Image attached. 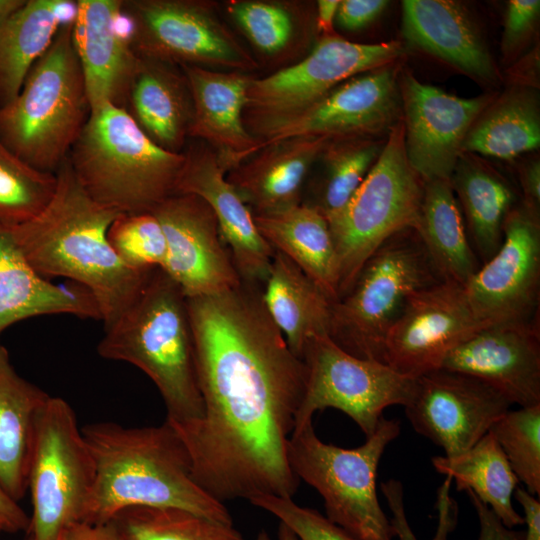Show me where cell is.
<instances>
[{
    "mask_svg": "<svg viewBox=\"0 0 540 540\" xmlns=\"http://www.w3.org/2000/svg\"><path fill=\"white\" fill-rule=\"evenodd\" d=\"M109 523L119 540H247L233 524L178 508L130 507Z\"/></svg>",
    "mask_w": 540,
    "mask_h": 540,
    "instance_id": "cell-38",
    "label": "cell"
},
{
    "mask_svg": "<svg viewBox=\"0 0 540 540\" xmlns=\"http://www.w3.org/2000/svg\"><path fill=\"white\" fill-rule=\"evenodd\" d=\"M183 153L155 144L122 108L91 110L68 161L86 193L120 213L152 212L175 194Z\"/></svg>",
    "mask_w": 540,
    "mask_h": 540,
    "instance_id": "cell-5",
    "label": "cell"
},
{
    "mask_svg": "<svg viewBox=\"0 0 540 540\" xmlns=\"http://www.w3.org/2000/svg\"><path fill=\"white\" fill-rule=\"evenodd\" d=\"M402 33L416 48L481 83L501 80L480 29L458 1L404 0Z\"/></svg>",
    "mask_w": 540,
    "mask_h": 540,
    "instance_id": "cell-24",
    "label": "cell"
},
{
    "mask_svg": "<svg viewBox=\"0 0 540 540\" xmlns=\"http://www.w3.org/2000/svg\"><path fill=\"white\" fill-rule=\"evenodd\" d=\"M94 484V460L74 410L49 396L37 418L29 462L32 514L26 537L57 540L68 526L83 521Z\"/></svg>",
    "mask_w": 540,
    "mask_h": 540,
    "instance_id": "cell-10",
    "label": "cell"
},
{
    "mask_svg": "<svg viewBox=\"0 0 540 540\" xmlns=\"http://www.w3.org/2000/svg\"><path fill=\"white\" fill-rule=\"evenodd\" d=\"M76 14L77 1L24 0L0 22V106L18 95L33 65Z\"/></svg>",
    "mask_w": 540,
    "mask_h": 540,
    "instance_id": "cell-28",
    "label": "cell"
},
{
    "mask_svg": "<svg viewBox=\"0 0 540 540\" xmlns=\"http://www.w3.org/2000/svg\"><path fill=\"white\" fill-rule=\"evenodd\" d=\"M139 58L248 73L258 63L206 0H123Z\"/></svg>",
    "mask_w": 540,
    "mask_h": 540,
    "instance_id": "cell-11",
    "label": "cell"
},
{
    "mask_svg": "<svg viewBox=\"0 0 540 540\" xmlns=\"http://www.w3.org/2000/svg\"><path fill=\"white\" fill-rule=\"evenodd\" d=\"M124 110L155 144L173 153L183 152L193 105L181 67L138 57Z\"/></svg>",
    "mask_w": 540,
    "mask_h": 540,
    "instance_id": "cell-27",
    "label": "cell"
},
{
    "mask_svg": "<svg viewBox=\"0 0 540 540\" xmlns=\"http://www.w3.org/2000/svg\"><path fill=\"white\" fill-rule=\"evenodd\" d=\"M24 0H0V22L18 8Z\"/></svg>",
    "mask_w": 540,
    "mask_h": 540,
    "instance_id": "cell-52",
    "label": "cell"
},
{
    "mask_svg": "<svg viewBox=\"0 0 540 540\" xmlns=\"http://www.w3.org/2000/svg\"><path fill=\"white\" fill-rule=\"evenodd\" d=\"M181 68L192 96L189 139L208 145L228 173L251 157L258 144L244 122L247 90L253 77L238 71Z\"/></svg>",
    "mask_w": 540,
    "mask_h": 540,
    "instance_id": "cell-23",
    "label": "cell"
},
{
    "mask_svg": "<svg viewBox=\"0 0 540 540\" xmlns=\"http://www.w3.org/2000/svg\"><path fill=\"white\" fill-rule=\"evenodd\" d=\"M399 434L397 420L382 418L364 444L346 449L321 441L310 421L292 432L288 460L299 480L321 495L330 521L360 540H393L376 479L386 447Z\"/></svg>",
    "mask_w": 540,
    "mask_h": 540,
    "instance_id": "cell-8",
    "label": "cell"
},
{
    "mask_svg": "<svg viewBox=\"0 0 540 540\" xmlns=\"http://www.w3.org/2000/svg\"><path fill=\"white\" fill-rule=\"evenodd\" d=\"M57 540H119L114 528L108 523L93 524L78 521L68 526Z\"/></svg>",
    "mask_w": 540,
    "mask_h": 540,
    "instance_id": "cell-47",
    "label": "cell"
},
{
    "mask_svg": "<svg viewBox=\"0 0 540 540\" xmlns=\"http://www.w3.org/2000/svg\"><path fill=\"white\" fill-rule=\"evenodd\" d=\"M58 314L100 319L87 289L73 282L54 284L40 275L19 247L13 227L0 224V335L19 321Z\"/></svg>",
    "mask_w": 540,
    "mask_h": 540,
    "instance_id": "cell-26",
    "label": "cell"
},
{
    "mask_svg": "<svg viewBox=\"0 0 540 540\" xmlns=\"http://www.w3.org/2000/svg\"><path fill=\"white\" fill-rule=\"evenodd\" d=\"M415 230L443 282L465 285L480 268L450 181L424 183Z\"/></svg>",
    "mask_w": 540,
    "mask_h": 540,
    "instance_id": "cell-33",
    "label": "cell"
},
{
    "mask_svg": "<svg viewBox=\"0 0 540 540\" xmlns=\"http://www.w3.org/2000/svg\"><path fill=\"white\" fill-rule=\"evenodd\" d=\"M386 137L329 139L316 160L320 173L313 182L312 201L305 204L317 209L327 222L334 218L380 156Z\"/></svg>",
    "mask_w": 540,
    "mask_h": 540,
    "instance_id": "cell-37",
    "label": "cell"
},
{
    "mask_svg": "<svg viewBox=\"0 0 540 540\" xmlns=\"http://www.w3.org/2000/svg\"><path fill=\"white\" fill-rule=\"evenodd\" d=\"M539 15V0L508 2L501 40V53L506 62L514 61L526 47L536 32Z\"/></svg>",
    "mask_w": 540,
    "mask_h": 540,
    "instance_id": "cell-43",
    "label": "cell"
},
{
    "mask_svg": "<svg viewBox=\"0 0 540 540\" xmlns=\"http://www.w3.org/2000/svg\"><path fill=\"white\" fill-rule=\"evenodd\" d=\"M540 145V110L535 88L514 85L495 99L471 125L462 154L512 160Z\"/></svg>",
    "mask_w": 540,
    "mask_h": 540,
    "instance_id": "cell-34",
    "label": "cell"
},
{
    "mask_svg": "<svg viewBox=\"0 0 540 540\" xmlns=\"http://www.w3.org/2000/svg\"><path fill=\"white\" fill-rule=\"evenodd\" d=\"M255 225L275 250L293 261L326 294L338 298V259L325 217L305 203L268 214H253Z\"/></svg>",
    "mask_w": 540,
    "mask_h": 540,
    "instance_id": "cell-30",
    "label": "cell"
},
{
    "mask_svg": "<svg viewBox=\"0 0 540 540\" xmlns=\"http://www.w3.org/2000/svg\"><path fill=\"white\" fill-rule=\"evenodd\" d=\"M386 0L340 1L335 22L348 32L359 31L372 24L386 9Z\"/></svg>",
    "mask_w": 540,
    "mask_h": 540,
    "instance_id": "cell-44",
    "label": "cell"
},
{
    "mask_svg": "<svg viewBox=\"0 0 540 540\" xmlns=\"http://www.w3.org/2000/svg\"><path fill=\"white\" fill-rule=\"evenodd\" d=\"M1 532H3V531H2V529H1V527H0V533H1Z\"/></svg>",
    "mask_w": 540,
    "mask_h": 540,
    "instance_id": "cell-55",
    "label": "cell"
},
{
    "mask_svg": "<svg viewBox=\"0 0 540 540\" xmlns=\"http://www.w3.org/2000/svg\"><path fill=\"white\" fill-rule=\"evenodd\" d=\"M226 12L254 49L270 60H283L308 48L315 13L302 4L278 0H231Z\"/></svg>",
    "mask_w": 540,
    "mask_h": 540,
    "instance_id": "cell-35",
    "label": "cell"
},
{
    "mask_svg": "<svg viewBox=\"0 0 540 540\" xmlns=\"http://www.w3.org/2000/svg\"><path fill=\"white\" fill-rule=\"evenodd\" d=\"M263 285L241 281L186 298L204 413L183 424L166 421L186 446L196 482L223 503L293 498L300 481L288 442L307 368L272 320Z\"/></svg>",
    "mask_w": 540,
    "mask_h": 540,
    "instance_id": "cell-1",
    "label": "cell"
},
{
    "mask_svg": "<svg viewBox=\"0 0 540 540\" xmlns=\"http://www.w3.org/2000/svg\"><path fill=\"white\" fill-rule=\"evenodd\" d=\"M24 540H29V539H28L27 537H25V539H24Z\"/></svg>",
    "mask_w": 540,
    "mask_h": 540,
    "instance_id": "cell-56",
    "label": "cell"
},
{
    "mask_svg": "<svg viewBox=\"0 0 540 540\" xmlns=\"http://www.w3.org/2000/svg\"><path fill=\"white\" fill-rule=\"evenodd\" d=\"M516 500L521 504L526 524L523 540H540V501L523 487H516Z\"/></svg>",
    "mask_w": 540,
    "mask_h": 540,
    "instance_id": "cell-49",
    "label": "cell"
},
{
    "mask_svg": "<svg viewBox=\"0 0 540 540\" xmlns=\"http://www.w3.org/2000/svg\"><path fill=\"white\" fill-rule=\"evenodd\" d=\"M48 398L16 372L0 343V488L16 502L27 492L36 422Z\"/></svg>",
    "mask_w": 540,
    "mask_h": 540,
    "instance_id": "cell-29",
    "label": "cell"
},
{
    "mask_svg": "<svg viewBox=\"0 0 540 540\" xmlns=\"http://www.w3.org/2000/svg\"><path fill=\"white\" fill-rule=\"evenodd\" d=\"M399 85L404 146L410 165L424 183L450 181L471 125L497 93L458 97L421 82L403 68Z\"/></svg>",
    "mask_w": 540,
    "mask_h": 540,
    "instance_id": "cell-16",
    "label": "cell"
},
{
    "mask_svg": "<svg viewBox=\"0 0 540 540\" xmlns=\"http://www.w3.org/2000/svg\"><path fill=\"white\" fill-rule=\"evenodd\" d=\"M423 193L424 182L406 156L401 119L347 205L328 221L338 259V298L386 239L405 228H416Z\"/></svg>",
    "mask_w": 540,
    "mask_h": 540,
    "instance_id": "cell-9",
    "label": "cell"
},
{
    "mask_svg": "<svg viewBox=\"0 0 540 540\" xmlns=\"http://www.w3.org/2000/svg\"><path fill=\"white\" fill-rule=\"evenodd\" d=\"M400 61L342 82L321 99L260 130L255 153L293 137L383 138L402 119Z\"/></svg>",
    "mask_w": 540,
    "mask_h": 540,
    "instance_id": "cell-14",
    "label": "cell"
},
{
    "mask_svg": "<svg viewBox=\"0 0 540 540\" xmlns=\"http://www.w3.org/2000/svg\"><path fill=\"white\" fill-rule=\"evenodd\" d=\"M518 481L540 495V405L508 410L489 430Z\"/></svg>",
    "mask_w": 540,
    "mask_h": 540,
    "instance_id": "cell-40",
    "label": "cell"
},
{
    "mask_svg": "<svg viewBox=\"0 0 540 540\" xmlns=\"http://www.w3.org/2000/svg\"><path fill=\"white\" fill-rule=\"evenodd\" d=\"M403 52L399 41L362 44L336 34L322 36L300 61L251 79L245 125L255 137L266 126L312 105L347 79L400 61Z\"/></svg>",
    "mask_w": 540,
    "mask_h": 540,
    "instance_id": "cell-13",
    "label": "cell"
},
{
    "mask_svg": "<svg viewBox=\"0 0 540 540\" xmlns=\"http://www.w3.org/2000/svg\"><path fill=\"white\" fill-rule=\"evenodd\" d=\"M56 176L52 199L36 217L13 227L15 239L40 275L65 277L87 289L107 328L135 301L153 269L133 270L120 260L107 234L121 213L86 193L68 158Z\"/></svg>",
    "mask_w": 540,
    "mask_h": 540,
    "instance_id": "cell-2",
    "label": "cell"
},
{
    "mask_svg": "<svg viewBox=\"0 0 540 540\" xmlns=\"http://www.w3.org/2000/svg\"><path fill=\"white\" fill-rule=\"evenodd\" d=\"M431 461L438 473L454 479L458 490L472 491L505 526L524 524V517L512 504L519 481L490 431L469 450L454 457L435 456Z\"/></svg>",
    "mask_w": 540,
    "mask_h": 540,
    "instance_id": "cell-36",
    "label": "cell"
},
{
    "mask_svg": "<svg viewBox=\"0 0 540 540\" xmlns=\"http://www.w3.org/2000/svg\"><path fill=\"white\" fill-rule=\"evenodd\" d=\"M56 186V173L32 167L0 140V224L15 227L36 217Z\"/></svg>",
    "mask_w": 540,
    "mask_h": 540,
    "instance_id": "cell-39",
    "label": "cell"
},
{
    "mask_svg": "<svg viewBox=\"0 0 540 540\" xmlns=\"http://www.w3.org/2000/svg\"><path fill=\"white\" fill-rule=\"evenodd\" d=\"M466 493L475 509L479 522L477 540H523L524 530H515L505 526L498 516L485 505L472 491Z\"/></svg>",
    "mask_w": 540,
    "mask_h": 540,
    "instance_id": "cell-45",
    "label": "cell"
},
{
    "mask_svg": "<svg viewBox=\"0 0 540 540\" xmlns=\"http://www.w3.org/2000/svg\"><path fill=\"white\" fill-rule=\"evenodd\" d=\"M485 326L472 311L464 285L437 283L407 301L387 334L384 363L416 378L441 368L450 351Z\"/></svg>",
    "mask_w": 540,
    "mask_h": 540,
    "instance_id": "cell-18",
    "label": "cell"
},
{
    "mask_svg": "<svg viewBox=\"0 0 540 540\" xmlns=\"http://www.w3.org/2000/svg\"><path fill=\"white\" fill-rule=\"evenodd\" d=\"M249 502L274 515L298 540H360L315 509L298 505L293 498L257 496Z\"/></svg>",
    "mask_w": 540,
    "mask_h": 540,
    "instance_id": "cell-42",
    "label": "cell"
},
{
    "mask_svg": "<svg viewBox=\"0 0 540 540\" xmlns=\"http://www.w3.org/2000/svg\"><path fill=\"white\" fill-rule=\"evenodd\" d=\"M151 213L167 244L162 270L186 298L214 294L241 283L216 216L201 197L173 194Z\"/></svg>",
    "mask_w": 540,
    "mask_h": 540,
    "instance_id": "cell-19",
    "label": "cell"
},
{
    "mask_svg": "<svg viewBox=\"0 0 540 540\" xmlns=\"http://www.w3.org/2000/svg\"><path fill=\"white\" fill-rule=\"evenodd\" d=\"M263 299L290 350L300 359L309 337L328 334L332 302L310 277L278 251L263 285Z\"/></svg>",
    "mask_w": 540,
    "mask_h": 540,
    "instance_id": "cell-32",
    "label": "cell"
},
{
    "mask_svg": "<svg viewBox=\"0 0 540 540\" xmlns=\"http://www.w3.org/2000/svg\"><path fill=\"white\" fill-rule=\"evenodd\" d=\"M107 237L120 260L133 270L162 268L165 263V235L151 212L121 213L111 223Z\"/></svg>",
    "mask_w": 540,
    "mask_h": 540,
    "instance_id": "cell-41",
    "label": "cell"
},
{
    "mask_svg": "<svg viewBox=\"0 0 540 540\" xmlns=\"http://www.w3.org/2000/svg\"><path fill=\"white\" fill-rule=\"evenodd\" d=\"M255 540H272V539H271V537L269 536V534H268L266 531L261 530V531L258 533V535H257V537H256Z\"/></svg>",
    "mask_w": 540,
    "mask_h": 540,
    "instance_id": "cell-54",
    "label": "cell"
},
{
    "mask_svg": "<svg viewBox=\"0 0 540 540\" xmlns=\"http://www.w3.org/2000/svg\"><path fill=\"white\" fill-rule=\"evenodd\" d=\"M340 1L339 0H319L316 4L315 26L316 31L322 36L336 34L334 23Z\"/></svg>",
    "mask_w": 540,
    "mask_h": 540,
    "instance_id": "cell-51",
    "label": "cell"
},
{
    "mask_svg": "<svg viewBox=\"0 0 540 540\" xmlns=\"http://www.w3.org/2000/svg\"><path fill=\"white\" fill-rule=\"evenodd\" d=\"M464 289L475 316L486 325L539 320V209L522 201L514 206L501 246Z\"/></svg>",
    "mask_w": 540,
    "mask_h": 540,
    "instance_id": "cell-15",
    "label": "cell"
},
{
    "mask_svg": "<svg viewBox=\"0 0 540 540\" xmlns=\"http://www.w3.org/2000/svg\"><path fill=\"white\" fill-rule=\"evenodd\" d=\"M72 23L61 27L18 95L0 106V140L44 172L56 173L68 158L91 112Z\"/></svg>",
    "mask_w": 540,
    "mask_h": 540,
    "instance_id": "cell-6",
    "label": "cell"
},
{
    "mask_svg": "<svg viewBox=\"0 0 540 540\" xmlns=\"http://www.w3.org/2000/svg\"><path fill=\"white\" fill-rule=\"evenodd\" d=\"M97 351L142 370L159 390L170 424L203 416L186 297L161 268L152 270L131 306L105 328Z\"/></svg>",
    "mask_w": 540,
    "mask_h": 540,
    "instance_id": "cell-4",
    "label": "cell"
},
{
    "mask_svg": "<svg viewBox=\"0 0 540 540\" xmlns=\"http://www.w3.org/2000/svg\"><path fill=\"white\" fill-rule=\"evenodd\" d=\"M302 136L261 148L226 174L252 214L278 212L302 203V187L328 142Z\"/></svg>",
    "mask_w": 540,
    "mask_h": 540,
    "instance_id": "cell-25",
    "label": "cell"
},
{
    "mask_svg": "<svg viewBox=\"0 0 540 540\" xmlns=\"http://www.w3.org/2000/svg\"><path fill=\"white\" fill-rule=\"evenodd\" d=\"M278 540H298L295 534L283 523H279Z\"/></svg>",
    "mask_w": 540,
    "mask_h": 540,
    "instance_id": "cell-53",
    "label": "cell"
},
{
    "mask_svg": "<svg viewBox=\"0 0 540 540\" xmlns=\"http://www.w3.org/2000/svg\"><path fill=\"white\" fill-rule=\"evenodd\" d=\"M123 0H77L72 40L91 110L105 103L124 109L138 57L130 47L131 25Z\"/></svg>",
    "mask_w": 540,
    "mask_h": 540,
    "instance_id": "cell-22",
    "label": "cell"
},
{
    "mask_svg": "<svg viewBox=\"0 0 540 540\" xmlns=\"http://www.w3.org/2000/svg\"><path fill=\"white\" fill-rule=\"evenodd\" d=\"M523 192L522 202L539 209L540 207V163L539 160L527 162L520 171Z\"/></svg>",
    "mask_w": 540,
    "mask_h": 540,
    "instance_id": "cell-50",
    "label": "cell"
},
{
    "mask_svg": "<svg viewBox=\"0 0 540 540\" xmlns=\"http://www.w3.org/2000/svg\"><path fill=\"white\" fill-rule=\"evenodd\" d=\"M450 184L459 203L472 248L481 264L503 241L504 222L516 205L510 183L473 154H461Z\"/></svg>",
    "mask_w": 540,
    "mask_h": 540,
    "instance_id": "cell-31",
    "label": "cell"
},
{
    "mask_svg": "<svg viewBox=\"0 0 540 540\" xmlns=\"http://www.w3.org/2000/svg\"><path fill=\"white\" fill-rule=\"evenodd\" d=\"M301 359L307 381L294 429L312 421L316 411L334 408L369 437L384 418L383 411L392 405H407L414 391L416 378L383 362L355 357L326 333L307 339Z\"/></svg>",
    "mask_w": 540,
    "mask_h": 540,
    "instance_id": "cell-12",
    "label": "cell"
},
{
    "mask_svg": "<svg viewBox=\"0 0 540 540\" xmlns=\"http://www.w3.org/2000/svg\"><path fill=\"white\" fill-rule=\"evenodd\" d=\"M30 518L18 502L10 498L0 488V527L3 532L17 533L26 531Z\"/></svg>",
    "mask_w": 540,
    "mask_h": 540,
    "instance_id": "cell-48",
    "label": "cell"
},
{
    "mask_svg": "<svg viewBox=\"0 0 540 540\" xmlns=\"http://www.w3.org/2000/svg\"><path fill=\"white\" fill-rule=\"evenodd\" d=\"M81 430L95 464V484L83 521L104 524L130 507H159L233 524L224 503L194 479L186 446L166 420L147 427L97 422Z\"/></svg>",
    "mask_w": 540,
    "mask_h": 540,
    "instance_id": "cell-3",
    "label": "cell"
},
{
    "mask_svg": "<svg viewBox=\"0 0 540 540\" xmlns=\"http://www.w3.org/2000/svg\"><path fill=\"white\" fill-rule=\"evenodd\" d=\"M441 368L482 381L511 405H540L539 320L485 326L450 351Z\"/></svg>",
    "mask_w": 540,
    "mask_h": 540,
    "instance_id": "cell-20",
    "label": "cell"
},
{
    "mask_svg": "<svg viewBox=\"0 0 540 540\" xmlns=\"http://www.w3.org/2000/svg\"><path fill=\"white\" fill-rule=\"evenodd\" d=\"M443 282L414 228L386 239L331 303L328 335L343 350L384 363L387 334L416 292Z\"/></svg>",
    "mask_w": 540,
    "mask_h": 540,
    "instance_id": "cell-7",
    "label": "cell"
},
{
    "mask_svg": "<svg viewBox=\"0 0 540 540\" xmlns=\"http://www.w3.org/2000/svg\"><path fill=\"white\" fill-rule=\"evenodd\" d=\"M184 150L175 194H194L213 210L242 281L264 284L275 250L259 233L250 208L227 180L216 153L194 140Z\"/></svg>",
    "mask_w": 540,
    "mask_h": 540,
    "instance_id": "cell-21",
    "label": "cell"
},
{
    "mask_svg": "<svg viewBox=\"0 0 540 540\" xmlns=\"http://www.w3.org/2000/svg\"><path fill=\"white\" fill-rule=\"evenodd\" d=\"M510 406L482 381L439 368L416 377L404 408L417 433L441 447L446 457H454L475 445Z\"/></svg>",
    "mask_w": 540,
    "mask_h": 540,
    "instance_id": "cell-17",
    "label": "cell"
},
{
    "mask_svg": "<svg viewBox=\"0 0 540 540\" xmlns=\"http://www.w3.org/2000/svg\"><path fill=\"white\" fill-rule=\"evenodd\" d=\"M380 486L387 505L392 513V517L389 520L394 530L395 537L399 540H418L405 513L404 489L402 483L396 479H389L386 482H382Z\"/></svg>",
    "mask_w": 540,
    "mask_h": 540,
    "instance_id": "cell-46",
    "label": "cell"
}]
</instances>
